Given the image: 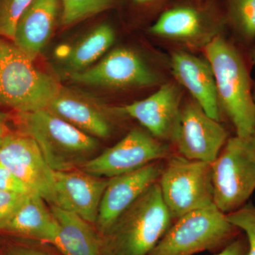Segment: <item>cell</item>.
Returning a JSON list of instances; mask_svg holds the SVG:
<instances>
[{
  "instance_id": "cell-20",
  "label": "cell",
  "mask_w": 255,
  "mask_h": 255,
  "mask_svg": "<svg viewBox=\"0 0 255 255\" xmlns=\"http://www.w3.org/2000/svg\"><path fill=\"white\" fill-rule=\"evenodd\" d=\"M50 208L58 226L54 247L61 255H100V234L93 224L71 211Z\"/></svg>"
},
{
  "instance_id": "cell-25",
  "label": "cell",
  "mask_w": 255,
  "mask_h": 255,
  "mask_svg": "<svg viewBox=\"0 0 255 255\" xmlns=\"http://www.w3.org/2000/svg\"><path fill=\"white\" fill-rule=\"evenodd\" d=\"M227 217L246 236L248 255H255V205L253 201H248L238 211L228 214Z\"/></svg>"
},
{
  "instance_id": "cell-33",
  "label": "cell",
  "mask_w": 255,
  "mask_h": 255,
  "mask_svg": "<svg viewBox=\"0 0 255 255\" xmlns=\"http://www.w3.org/2000/svg\"><path fill=\"white\" fill-rule=\"evenodd\" d=\"M253 100H254L255 106V85H253Z\"/></svg>"
},
{
  "instance_id": "cell-19",
  "label": "cell",
  "mask_w": 255,
  "mask_h": 255,
  "mask_svg": "<svg viewBox=\"0 0 255 255\" xmlns=\"http://www.w3.org/2000/svg\"><path fill=\"white\" fill-rule=\"evenodd\" d=\"M48 204L31 193L2 231L54 246L58 226Z\"/></svg>"
},
{
  "instance_id": "cell-16",
  "label": "cell",
  "mask_w": 255,
  "mask_h": 255,
  "mask_svg": "<svg viewBox=\"0 0 255 255\" xmlns=\"http://www.w3.org/2000/svg\"><path fill=\"white\" fill-rule=\"evenodd\" d=\"M171 68L177 81L210 117L221 122V110L212 68L207 60L188 52H174Z\"/></svg>"
},
{
  "instance_id": "cell-26",
  "label": "cell",
  "mask_w": 255,
  "mask_h": 255,
  "mask_svg": "<svg viewBox=\"0 0 255 255\" xmlns=\"http://www.w3.org/2000/svg\"><path fill=\"white\" fill-rule=\"evenodd\" d=\"M30 194L0 190V231H2Z\"/></svg>"
},
{
  "instance_id": "cell-27",
  "label": "cell",
  "mask_w": 255,
  "mask_h": 255,
  "mask_svg": "<svg viewBox=\"0 0 255 255\" xmlns=\"http://www.w3.org/2000/svg\"><path fill=\"white\" fill-rule=\"evenodd\" d=\"M0 190L18 193V194H31L27 186L1 163H0Z\"/></svg>"
},
{
  "instance_id": "cell-10",
  "label": "cell",
  "mask_w": 255,
  "mask_h": 255,
  "mask_svg": "<svg viewBox=\"0 0 255 255\" xmlns=\"http://www.w3.org/2000/svg\"><path fill=\"white\" fill-rule=\"evenodd\" d=\"M68 75L75 83L108 89L142 88L160 82L142 57L124 47L112 50L90 68Z\"/></svg>"
},
{
  "instance_id": "cell-30",
  "label": "cell",
  "mask_w": 255,
  "mask_h": 255,
  "mask_svg": "<svg viewBox=\"0 0 255 255\" xmlns=\"http://www.w3.org/2000/svg\"><path fill=\"white\" fill-rule=\"evenodd\" d=\"M10 117L4 112H0V138L11 132L9 129Z\"/></svg>"
},
{
  "instance_id": "cell-23",
  "label": "cell",
  "mask_w": 255,
  "mask_h": 255,
  "mask_svg": "<svg viewBox=\"0 0 255 255\" xmlns=\"http://www.w3.org/2000/svg\"><path fill=\"white\" fill-rule=\"evenodd\" d=\"M60 21L71 26L104 12L114 6L117 0H60Z\"/></svg>"
},
{
  "instance_id": "cell-15",
  "label": "cell",
  "mask_w": 255,
  "mask_h": 255,
  "mask_svg": "<svg viewBox=\"0 0 255 255\" xmlns=\"http://www.w3.org/2000/svg\"><path fill=\"white\" fill-rule=\"evenodd\" d=\"M55 174L57 206L95 225L109 179L96 177L81 169L55 172Z\"/></svg>"
},
{
  "instance_id": "cell-6",
  "label": "cell",
  "mask_w": 255,
  "mask_h": 255,
  "mask_svg": "<svg viewBox=\"0 0 255 255\" xmlns=\"http://www.w3.org/2000/svg\"><path fill=\"white\" fill-rule=\"evenodd\" d=\"M211 166L214 205L226 215L238 211L255 191V135L230 137Z\"/></svg>"
},
{
  "instance_id": "cell-29",
  "label": "cell",
  "mask_w": 255,
  "mask_h": 255,
  "mask_svg": "<svg viewBox=\"0 0 255 255\" xmlns=\"http://www.w3.org/2000/svg\"><path fill=\"white\" fill-rule=\"evenodd\" d=\"M6 255H57L36 247L16 246L9 248Z\"/></svg>"
},
{
  "instance_id": "cell-17",
  "label": "cell",
  "mask_w": 255,
  "mask_h": 255,
  "mask_svg": "<svg viewBox=\"0 0 255 255\" xmlns=\"http://www.w3.org/2000/svg\"><path fill=\"white\" fill-rule=\"evenodd\" d=\"M60 13V0H32L15 28V46L33 61L49 41Z\"/></svg>"
},
{
  "instance_id": "cell-14",
  "label": "cell",
  "mask_w": 255,
  "mask_h": 255,
  "mask_svg": "<svg viewBox=\"0 0 255 255\" xmlns=\"http://www.w3.org/2000/svg\"><path fill=\"white\" fill-rule=\"evenodd\" d=\"M219 25L205 11L179 6L164 11L148 31L152 36L196 47L206 44L218 33Z\"/></svg>"
},
{
  "instance_id": "cell-1",
  "label": "cell",
  "mask_w": 255,
  "mask_h": 255,
  "mask_svg": "<svg viewBox=\"0 0 255 255\" xmlns=\"http://www.w3.org/2000/svg\"><path fill=\"white\" fill-rule=\"evenodd\" d=\"M214 73L221 110L232 123L236 135H255V106L248 63L232 42L216 35L204 46Z\"/></svg>"
},
{
  "instance_id": "cell-3",
  "label": "cell",
  "mask_w": 255,
  "mask_h": 255,
  "mask_svg": "<svg viewBox=\"0 0 255 255\" xmlns=\"http://www.w3.org/2000/svg\"><path fill=\"white\" fill-rule=\"evenodd\" d=\"M18 131L38 144L55 172L80 169L99 154L100 142L49 111L16 113Z\"/></svg>"
},
{
  "instance_id": "cell-13",
  "label": "cell",
  "mask_w": 255,
  "mask_h": 255,
  "mask_svg": "<svg viewBox=\"0 0 255 255\" xmlns=\"http://www.w3.org/2000/svg\"><path fill=\"white\" fill-rule=\"evenodd\" d=\"M164 164L162 160L156 161L136 170L109 179L94 225L100 236L147 189L158 182Z\"/></svg>"
},
{
  "instance_id": "cell-9",
  "label": "cell",
  "mask_w": 255,
  "mask_h": 255,
  "mask_svg": "<svg viewBox=\"0 0 255 255\" xmlns=\"http://www.w3.org/2000/svg\"><path fill=\"white\" fill-rule=\"evenodd\" d=\"M0 163L50 206L58 205L55 171L47 163L36 142L26 134L9 132L0 138Z\"/></svg>"
},
{
  "instance_id": "cell-31",
  "label": "cell",
  "mask_w": 255,
  "mask_h": 255,
  "mask_svg": "<svg viewBox=\"0 0 255 255\" xmlns=\"http://www.w3.org/2000/svg\"><path fill=\"white\" fill-rule=\"evenodd\" d=\"M249 58L252 65H255V41L250 50Z\"/></svg>"
},
{
  "instance_id": "cell-5",
  "label": "cell",
  "mask_w": 255,
  "mask_h": 255,
  "mask_svg": "<svg viewBox=\"0 0 255 255\" xmlns=\"http://www.w3.org/2000/svg\"><path fill=\"white\" fill-rule=\"evenodd\" d=\"M242 233L213 204L176 219L147 255H194L222 250Z\"/></svg>"
},
{
  "instance_id": "cell-24",
  "label": "cell",
  "mask_w": 255,
  "mask_h": 255,
  "mask_svg": "<svg viewBox=\"0 0 255 255\" xmlns=\"http://www.w3.org/2000/svg\"><path fill=\"white\" fill-rule=\"evenodd\" d=\"M32 0H0V37L12 41L19 18Z\"/></svg>"
},
{
  "instance_id": "cell-32",
  "label": "cell",
  "mask_w": 255,
  "mask_h": 255,
  "mask_svg": "<svg viewBox=\"0 0 255 255\" xmlns=\"http://www.w3.org/2000/svg\"><path fill=\"white\" fill-rule=\"evenodd\" d=\"M135 3L139 4H150V3L155 2L159 0H133Z\"/></svg>"
},
{
  "instance_id": "cell-12",
  "label": "cell",
  "mask_w": 255,
  "mask_h": 255,
  "mask_svg": "<svg viewBox=\"0 0 255 255\" xmlns=\"http://www.w3.org/2000/svg\"><path fill=\"white\" fill-rule=\"evenodd\" d=\"M181 108L180 88L168 82L147 98L112 110L119 115L135 119L152 136L166 142L175 141Z\"/></svg>"
},
{
  "instance_id": "cell-28",
  "label": "cell",
  "mask_w": 255,
  "mask_h": 255,
  "mask_svg": "<svg viewBox=\"0 0 255 255\" xmlns=\"http://www.w3.org/2000/svg\"><path fill=\"white\" fill-rule=\"evenodd\" d=\"M248 243L244 233L241 235L234 241L225 247L216 255H248Z\"/></svg>"
},
{
  "instance_id": "cell-21",
  "label": "cell",
  "mask_w": 255,
  "mask_h": 255,
  "mask_svg": "<svg viewBox=\"0 0 255 255\" xmlns=\"http://www.w3.org/2000/svg\"><path fill=\"white\" fill-rule=\"evenodd\" d=\"M116 33L109 23L98 25L58 55L68 75L83 71L102 59L114 44Z\"/></svg>"
},
{
  "instance_id": "cell-7",
  "label": "cell",
  "mask_w": 255,
  "mask_h": 255,
  "mask_svg": "<svg viewBox=\"0 0 255 255\" xmlns=\"http://www.w3.org/2000/svg\"><path fill=\"white\" fill-rule=\"evenodd\" d=\"M158 184L162 199L174 220L214 204L211 163L180 155H169Z\"/></svg>"
},
{
  "instance_id": "cell-22",
  "label": "cell",
  "mask_w": 255,
  "mask_h": 255,
  "mask_svg": "<svg viewBox=\"0 0 255 255\" xmlns=\"http://www.w3.org/2000/svg\"><path fill=\"white\" fill-rule=\"evenodd\" d=\"M227 18L231 27L245 44L255 41V0H226Z\"/></svg>"
},
{
  "instance_id": "cell-4",
  "label": "cell",
  "mask_w": 255,
  "mask_h": 255,
  "mask_svg": "<svg viewBox=\"0 0 255 255\" xmlns=\"http://www.w3.org/2000/svg\"><path fill=\"white\" fill-rule=\"evenodd\" d=\"M33 62L12 41L0 37V107L16 113L46 110L62 86Z\"/></svg>"
},
{
  "instance_id": "cell-2",
  "label": "cell",
  "mask_w": 255,
  "mask_h": 255,
  "mask_svg": "<svg viewBox=\"0 0 255 255\" xmlns=\"http://www.w3.org/2000/svg\"><path fill=\"white\" fill-rule=\"evenodd\" d=\"M173 220L157 182L100 235V255H147Z\"/></svg>"
},
{
  "instance_id": "cell-8",
  "label": "cell",
  "mask_w": 255,
  "mask_h": 255,
  "mask_svg": "<svg viewBox=\"0 0 255 255\" xmlns=\"http://www.w3.org/2000/svg\"><path fill=\"white\" fill-rule=\"evenodd\" d=\"M171 155L167 142L152 136L147 130L135 128L80 169L96 177L110 179L163 160Z\"/></svg>"
},
{
  "instance_id": "cell-11",
  "label": "cell",
  "mask_w": 255,
  "mask_h": 255,
  "mask_svg": "<svg viewBox=\"0 0 255 255\" xmlns=\"http://www.w3.org/2000/svg\"><path fill=\"white\" fill-rule=\"evenodd\" d=\"M229 137V132L221 122L210 117L195 101L182 106L174 141L179 155L212 163Z\"/></svg>"
},
{
  "instance_id": "cell-18",
  "label": "cell",
  "mask_w": 255,
  "mask_h": 255,
  "mask_svg": "<svg viewBox=\"0 0 255 255\" xmlns=\"http://www.w3.org/2000/svg\"><path fill=\"white\" fill-rule=\"evenodd\" d=\"M46 110L98 140L108 138L112 134L107 111L63 87Z\"/></svg>"
}]
</instances>
